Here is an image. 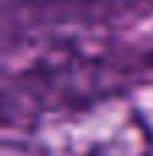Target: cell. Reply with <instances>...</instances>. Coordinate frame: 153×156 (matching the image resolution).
Instances as JSON below:
<instances>
[{
  "label": "cell",
  "mask_w": 153,
  "mask_h": 156,
  "mask_svg": "<svg viewBox=\"0 0 153 156\" xmlns=\"http://www.w3.org/2000/svg\"><path fill=\"white\" fill-rule=\"evenodd\" d=\"M36 156H151L153 132L126 93H90L36 118Z\"/></svg>",
  "instance_id": "obj_1"
},
{
  "label": "cell",
  "mask_w": 153,
  "mask_h": 156,
  "mask_svg": "<svg viewBox=\"0 0 153 156\" xmlns=\"http://www.w3.org/2000/svg\"><path fill=\"white\" fill-rule=\"evenodd\" d=\"M0 156H36L30 151V145L25 140H11V143H0Z\"/></svg>",
  "instance_id": "obj_2"
}]
</instances>
